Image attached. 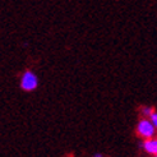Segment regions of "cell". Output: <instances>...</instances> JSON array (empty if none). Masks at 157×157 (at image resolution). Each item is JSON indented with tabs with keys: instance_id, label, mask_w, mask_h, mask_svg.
Segmentation results:
<instances>
[{
	"instance_id": "obj_1",
	"label": "cell",
	"mask_w": 157,
	"mask_h": 157,
	"mask_svg": "<svg viewBox=\"0 0 157 157\" xmlns=\"http://www.w3.org/2000/svg\"><path fill=\"white\" fill-rule=\"evenodd\" d=\"M137 133L143 137L144 139L148 138H152L155 137V133H156V127L153 125V123L151 120H147V119H142L138 125H137Z\"/></svg>"
},
{
	"instance_id": "obj_2",
	"label": "cell",
	"mask_w": 157,
	"mask_h": 157,
	"mask_svg": "<svg viewBox=\"0 0 157 157\" xmlns=\"http://www.w3.org/2000/svg\"><path fill=\"white\" fill-rule=\"evenodd\" d=\"M38 86V79H37V75L32 72H25L22 75V79H21V87L22 90L25 91H33L37 88Z\"/></svg>"
},
{
	"instance_id": "obj_3",
	"label": "cell",
	"mask_w": 157,
	"mask_h": 157,
	"mask_svg": "<svg viewBox=\"0 0 157 157\" xmlns=\"http://www.w3.org/2000/svg\"><path fill=\"white\" fill-rule=\"evenodd\" d=\"M143 148L151 155H157V138H148L144 140V143L142 144Z\"/></svg>"
},
{
	"instance_id": "obj_4",
	"label": "cell",
	"mask_w": 157,
	"mask_h": 157,
	"mask_svg": "<svg viewBox=\"0 0 157 157\" xmlns=\"http://www.w3.org/2000/svg\"><path fill=\"white\" fill-rule=\"evenodd\" d=\"M155 113V110L151 107V106H144L142 109V115L146 116V117H151V115Z\"/></svg>"
},
{
	"instance_id": "obj_5",
	"label": "cell",
	"mask_w": 157,
	"mask_h": 157,
	"mask_svg": "<svg viewBox=\"0 0 157 157\" xmlns=\"http://www.w3.org/2000/svg\"><path fill=\"white\" fill-rule=\"evenodd\" d=\"M151 121L153 123V125H155L156 129H157V113H153V114L151 115Z\"/></svg>"
},
{
	"instance_id": "obj_6",
	"label": "cell",
	"mask_w": 157,
	"mask_h": 157,
	"mask_svg": "<svg viewBox=\"0 0 157 157\" xmlns=\"http://www.w3.org/2000/svg\"><path fill=\"white\" fill-rule=\"evenodd\" d=\"M95 157H102V156H101L100 153H97V155H95Z\"/></svg>"
},
{
	"instance_id": "obj_7",
	"label": "cell",
	"mask_w": 157,
	"mask_h": 157,
	"mask_svg": "<svg viewBox=\"0 0 157 157\" xmlns=\"http://www.w3.org/2000/svg\"><path fill=\"white\" fill-rule=\"evenodd\" d=\"M156 157H157V155H156Z\"/></svg>"
}]
</instances>
